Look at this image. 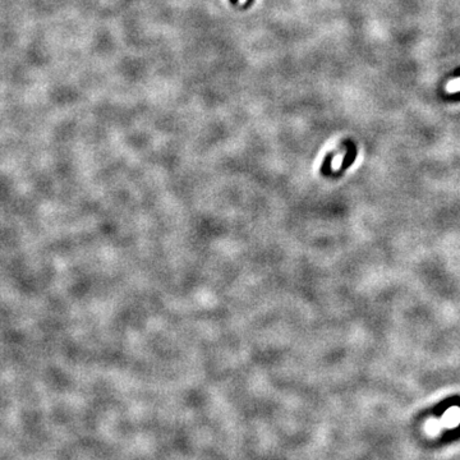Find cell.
Returning <instances> with one entry per match:
<instances>
[{
	"mask_svg": "<svg viewBox=\"0 0 460 460\" xmlns=\"http://www.w3.org/2000/svg\"><path fill=\"white\" fill-rule=\"evenodd\" d=\"M446 91L449 92V94H455V92L460 91V78L450 81V82L446 85Z\"/></svg>",
	"mask_w": 460,
	"mask_h": 460,
	"instance_id": "6da1fadb",
	"label": "cell"
}]
</instances>
